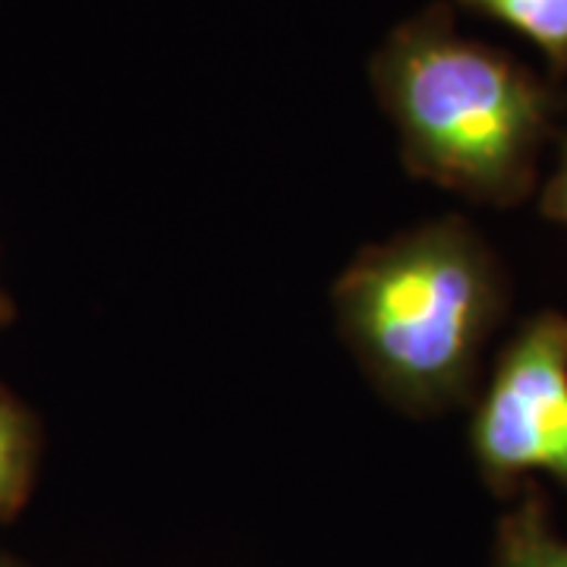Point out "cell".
Instances as JSON below:
<instances>
[{"instance_id": "6da1fadb", "label": "cell", "mask_w": 567, "mask_h": 567, "mask_svg": "<svg viewBox=\"0 0 567 567\" xmlns=\"http://www.w3.org/2000/svg\"><path fill=\"white\" fill-rule=\"evenodd\" d=\"M369 80L413 177L495 208L539 189L543 155L565 121V82L461 35L447 0L391 29Z\"/></svg>"}, {"instance_id": "7a4b0ae2", "label": "cell", "mask_w": 567, "mask_h": 567, "mask_svg": "<svg viewBox=\"0 0 567 567\" xmlns=\"http://www.w3.org/2000/svg\"><path fill=\"white\" fill-rule=\"evenodd\" d=\"M338 328L369 382L410 416L473 401L507 312L495 249L461 215L365 246L334 284Z\"/></svg>"}, {"instance_id": "3957f363", "label": "cell", "mask_w": 567, "mask_h": 567, "mask_svg": "<svg viewBox=\"0 0 567 567\" xmlns=\"http://www.w3.org/2000/svg\"><path fill=\"white\" fill-rule=\"evenodd\" d=\"M470 454L492 488L543 473L567 492V316L543 309L502 347L476 398Z\"/></svg>"}, {"instance_id": "277c9868", "label": "cell", "mask_w": 567, "mask_h": 567, "mask_svg": "<svg viewBox=\"0 0 567 567\" xmlns=\"http://www.w3.org/2000/svg\"><path fill=\"white\" fill-rule=\"evenodd\" d=\"M502 22L514 35L529 41L548 66V76L567 82V0H447Z\"/></svg>"}, {"instance_id": "5b68a950", "label": "cell", "mask_w": 567, "mask_h": 567, "mask_svg": "<svg viewBox=\"0 0 567 567\" xmlns=\"http://www.w3.org/2000/svg\"><path fill=\"white\" fill-rule=\"evenodd\" d=\"M39 466V423L0 388V520H10L29 502Z\"/></svg>"}, {"instance_id": "8992f818", "label": "cell", "mask_w": 567, "mask_h": 567, "mask_svg": "<svg viewBox=\"0 0 567 567\" xmlns=\"http://www.w3.org/2000/svg\"><path fill=\"white\" fill-rule=\"evenodd\" d=\"M492 567H567V539L555 533L539 495H527L502 517Z\"/></svg>"}, {"instance_id": "52a82bcc", "label": "cell", "mask_w": 567, "mask_h": 567, "mask_svg": "<svg viewBox=\"0 0 567 567\" xmlns=\"http://www.w3.org/2000/svg\"><path fill=\"white\" fill-rule=\"evenodd\" d=\"M555 148H558L555 167H551V174L539 189V212L546 215L548 221L567 227V130L558 133Z\"/></svg>"}, {"instance_id": "ba28073f", "label": "cell", "mask_w": 567, "mask_h": 567, "mask_svg": "<svg viewBox=\"0 0 567 567\" xmlns=\"http://www.w3.org/2000/svg\"><path fill=\"white\" fill-rule=\"evenodd\" d=\"M13 316V309H10V300H7V293H3V287H0V324L7 322Z\"/></svg>"}, {"instance_id": "9c48e42d", "label": "cell", "mask_w": 567, "mask_h": 567, "mask_svg": "<svg viewBox=\"0 0 567 567\" xmlns=\"http://www.w3.org/2000/svg\"><path fill=\"white\" fill-rule=\"evenodd\" d=\"M0 567H25L20 561H13V558H0Z\"/></svg>"}]
</instances>
